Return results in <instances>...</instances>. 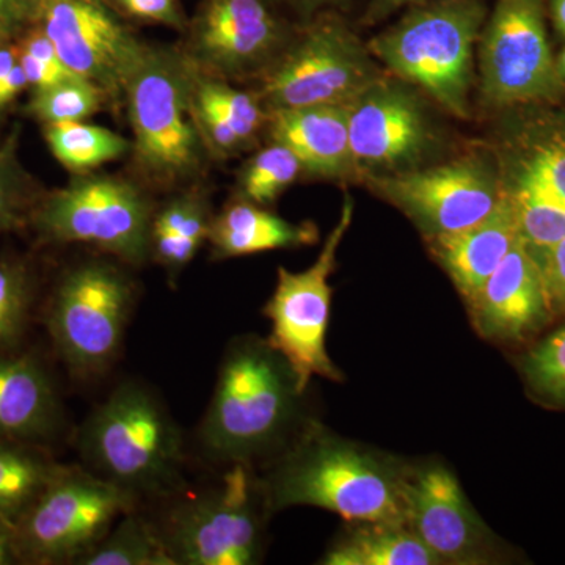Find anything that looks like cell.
Wrapping results in <instances>:
<instances>
[{
	"label": "cell",
	"mask_w": 565,
	"mask_h": 565,
	"mask_svg": "<svg viewBox=\"0 0 565 565\" xmlns=\"http://www.w3.org/2000/svg\"><path fill=\"white\" fill-rule=\"evenodd\" d=\"M412 465L303 423L259 479L270 514L310 505L349 523L404 522Z\"/></svg>",
	"instance_id": "obj_1"
},
{
	"label": "cell",
	"mask_w": 565,
	"mask_h": 565,
	"mask_svg": "<svg viewBox=\"0 0 565 565\" xmlns=\"http://www.w3.org/2000/svg\"><path fill=\"white\" fill-rule=\"evenodd\" d=\"M303 394L269 341L256 334L234 338L196 429L200 452L226 468L278 455L303 426Z\"/></svg>",
	"instance_id": "obj_2"
},
{
	"label": "cell",
	"mask_w": 565,
	"mask_h": 565,
	"mask_svg": "<svg viewBox=\"0 0 565 565\" xmlns=\"http://www.w3.org/2000/svg\"><path fill=\"white\" fill-rule=\"evenodd\" d=\"M193 73L180 46L148 43L126 87L132 174L150 191L192 188L212 161L193 115Z\"/></svg>",
	"instance_id": "obj_3"
},
{
	"label": "cell",
	"mask_w": 565,
	"mask_h": 565,
	"mask_svg": "<svg viewBox=\"0 0 565 565\" xmlns=\"http://www.w3.org/2000/svg\"><path fill=\"white\" fill-rule=\"evenodd\" d=\"M82 467L140 498L177 492L184 440L161 397L137 381L121 382L76 434Z\"/></svg>",
	"instance_id": "obj_4"
},
{
	"label": "cell",
	"mask_w": 565,
	"mask_h": 565,
	"mask_svg": "<svg viewBox=\"0 0 565 565\" xmlns=\"http://www.w3.org/2000/svg\"><path fill=\"white\" fill-rule=\"evenodd\" d=\"M487 20L484 0H430L367 41L375 61L459 118L470 115L473 55Z\"/></svg>",
	"instance_id": "obj_5"
},
{
	"label": "cell",
	"mask_w": 565,
	"mask_h": 565,
	"mask_svg": "<svg viewBox=\"0 0 565 565\" xmlns=\"http://www.w3.org/2000/svg\"><path fill=\"white\" fill-rule=\"evenodd\" d=\"M154 212L150 189L134 177L73 174L68 184L43 193L28 232L40 247L90 245L140 267L151 259Z\"/></svg>",
	"instance_id": "obj_6"
},
{
	"label": "cell",
	"mask_w": 565,
	"mask_h": 565,
	"mask_svg": "<svg viewBox=\"0 0 565 565\" xmlns=\"http://www.w3.org/2000/svg\"><path fill=\"white\" fill-rule=\"evenodd\" d=\"M136 305V282L120 264L85 259L66 267L54 286L44 326L73 377H98L120 355Z\"/></svg>",
	"instance_id": "obj_7"
},
{
	"label": "cell",
	"mask_w": 565,
	"mask_h": 565,
	"mask_svg": "<svg viewBox=\"0 0 565 565\" xmlns=\"http://www.w3.org/2000/svg\"><path fill=\"white\" fill-rule=\"evenodd\" d=\"M386 76L381 63L338 14H318L255 77L267 114L313 106H349Z\"/></svg>",
	"instance_id": "obj_8"
},
{
	"label": "cell",
	"mask_w": 565,
	"mask_h": 565,
	"mask_svg": "<svg viewBox=\"0 0 565 565\" xmlns=\"http://www.w3.org/2000/svg\"><path fill=\"white\" fill-rule=\"evenodd\" d=\"M269 514L250 467L232 465L217 484L174 503L158 527L174 565H255Z\"/></svg>",
	"instance_id": "obj_9"
},
{
	"label": "cell",
	"mask_w": 565,
	"mask_h": 565,
	"mask_svg": "<svg viewBox=\"0 0 565 565\" xmlns=\"http://www.w3.org/2000/svg\"><path fill=\"white\" fill-rule=\"evenodd\" d=\"M137 500L85 467L63 465L17 531L21 564H77Z\"/></svg>",
	"instance_id": "obj_10"
},
{
	"label": "cell",
	"mask_w": 565,
	"mask_h": 565,
	"mask_svg": "<svg viewBox=\"0 0 565 565\" xmlns=\"http://www.w3.org/2000/svg\"><path fill=\"white\" fill-rule=\"evenodd\" d=\"M478 51L487 106L523 109L565 102V82L546 35L545 0H497Z\"/></svg>",
	"instance_id": "obj_11"
},
{
	"label": "cell",
	"mask_w": 565,
	"mask_h": 565,
	"mask_svg": "<svg viewBox=\"0 0 565 565\" xmlns=\"http://www.w3.org/2000/svg\"><path fill=\"white\" fill-rule=\"evenodd\" d=\"M352 221L353 200L345 195L340 218L318 259L300 273L280 267L273 297L263 308V315L270 321L266 340L292 367L302 393L313 377L343 382V373L327 352V330L333 296L330 277L337 269L338 250Z\"/></svg>",
	"instance_id": "obj_12"
},
{
	"label": "cell",
	"mask_w": 565,
	"mask_h": 565,
	"mask_svg": "<svg viewBox=\"0 0 565 565\" xmlns=\"http://www.w3.org/2000/svg\"><path fill=\"white\" fill-rule=\"evenodd\" d=\"M364 180L407 215L426 239L462 232L481 222L504 196L500 167L476 156Z\"/></svg>",
	"instance_id": "obj_13"
},
{
	"label": "cell",
	"mask_w": 565,
	"mask_h": 565,
	"mask_svg": "<svg viewBox=\"0 0 565 565\" xmlns=\"http://www.w3.org/2000/svg\"><path fill=\"white\" fill-rule=\"evenodd\" d=\"M292 32L270 0H200L180 47L207 76L228 82L255 79Z\"/></svg>",
	"instance_id": "obj_14"
},
{
	"label": "cell",
	"mask_w": 565,
	"mask_h": 565,
	"mask_svg": "<svg viewBox=\"0 0 565 565\" xmlns=\"http://www.w3.org/2000/svg\"><path fill=\"white\" fill-rule=\"evenodd\" d=\"M35 22L74 76L102 88L111 106L125 103L148 43L103 0H40Z\"/></svg>",
	"instance_id": "obj_15"
},
{
	"label": "cell",
	"mask_w": 565,
	"mask_h": 565,
	"mask_svg": "<svg viewBox=\"0 0 565 565\" xmlns=\"http://www.w3.org/2000/svg\"><path fill=\"white\" fill-rule=\"evenodd\" d=\"M404 522L440 564L481 565L501 559L492 531L445 465L411 467Z\"/></svg>",
	"instance_id": "obj_16"
},
{
	"label": "cell",
	"mask_w": 565,
	"mask_h": 565,
	"mask_svg": "<svg viewBox=\"0 0 565 565\" xmlns=\"http://www.w3.org/2000/svg\"><path fill=\"white\" fill-rule=\"evenodd\" d=\"M349 137L363 178L415 169L430 145L422 103L403 81L388 76L349 104Z\"/></svg>",
	"instance_id": "obj_17"
},
{
	"label": "cell",
	"mask_w": 565,
	"mask_h": 565,
	"mask_svg": "<svg viewBox=\"0 0 565 565\" xmlns=\"http://www.w3.org/2000/svg\"><path fill=\"white\" fill-rule=\"evenodd\" d=\"M467 305L476 332L500 344L523 343L555 318L539 264L520 237Z\"/></svg>",
	"instance_id": "obj_18"
},
{
	"label": "cell",
	"mask_w": 565,
	"mask_h": 565,
	"mask_svg": "<svg viewBox=\"0 0 565 565\" xmlns=\"http://www.w3.org/2000/svg\"><path fill=\"white\" fill-rule=\"evenodd\" d=\"M500 163L505 191L526 192L565 211V102L523 107Z\"/></svg>",
	"instance_id": "obj_19"
},
{
	"label": "cell",
	"mask_w": 565,
	"mask_h": 565,
	"mask_svg": "<svg viewBox=\"0 0 565 565\" xmlns=\"http://www.w3.org/2000/svg\"><path fill=\"white\" fill-rule=\"evenodd\" d=\"M63 424L57 386L39 356L0 352V438L50 448Z\"/></svg>",
	"instance_id": "obj_20"
},
{
	"label": "cell",
	"mask_w": 565,
	"mask_h": 565,
	"mask_svg": "<svg viewBox=\"0 0 565 565\" xmlns=\"http://www.w3.org/2000/svg\"><path fill=\"white\" fill-rule=\"evenodd\" d=\"M267 129L273 141L297 156L310 177L349 180L360 174L349 137V106L270 111Z\"/></svg>",
	"instance_id": "obj_21"
},
{
	"label": "cell",
	"mask_w": 565,
	"mask_h": 565,
	"mask_svg": "<svg viewBox=\"0 0 565 565\" xmlns=\"http://www.w3.org/2000/svg\"><path fill=\"white\" fill-rule=\"evenodd\" d=\"M192 107L211 158L221 161L250 150L269 121L255 92L239 90L233 82L207 76L196 68Z\"/></svg>",
	"instance_id": "obj_22"
},
{
	"label": "cell",
	"mask_w": 565,
	"mask_h": 565,
	"mask_svg": "<svg viewBox=\"0 0 565 565\" xmlns=\"http://www.w3.org/2000/svg\"><path fill=\"white\" fill-rule=\"evenodd\" d=\"M519 241L511 203L503 196L486 218L462 232L429 237L430 252L465 302L471 299Z\"/></svg>",
	"instance_id": "obj_23"
},
{
	"label": "cell",
	"mask_w": 565,
	"mask_h": 565,
	"mask_svg": "<svg viewBox=\"0 0 565 565\" xmlns=\"http://www.w3.org/2000/svg\"><path fill=\"white\" fill-rule=\"evenodd\" d=\"M319 241L315 223H292L247 200L236 199L214 215L207 243L214 258L228 259L281 248L308 247Z\"/></svg>",
	"instance_id": "obj_24"
},
{
	"label": "cell",
	"mask_w": 565,
	"mask_h": 565,
	"mask_svg": "<svg viewBox=\"0 0 565 565\" xmlns=\"http://www.w3.org/2000/svg\"><path fill=\"white\" fill-rule=\"evenodd\" d=\"M214 218L210 199L199 188L182 189L156 207L151 228V259L174 280L207 243Z\"/></svg>",
	"instance_id": "obj_25"
},
{
	"label": "cell",
	"mask_w": 565,
	"mask_h": 565,
	"mask_svg": "<svg viewBox=\"0 0 565 565\" xmlns=\"http://www.w3.org/2000/svg\"><path fill=\"white\" fill-rule=\"evenodd\" d=\"M321 564L438 565L440 561L403 522H359L327 550Z\"/></svg>",
	"instance_id": "obj_26"
},
{
	"label": "cell",
	"mask_w": 565,
	"mask_h": 565,
	"mask_svg": "<svg viewBox=\"0 0 565 565\" xmlns=\"http://www.w3.org/2000/svg\"><path fill=\"white\" fill-rule=\"evenodd\" d=\"M62 467L46 446L0 438V519L17 527Z\"/></svg>",
	"instance_id": "obj_27"
},
{
	"label": "cell",
	"mask_w": 565,
	"mask_h": 565,
	"mask_svg": "<svg viewBox=\"0 0 565 565\" xmlns=\"http://www.w3.org/2000/svg\"><path fill=\"white\" fill-rule=\"evenodd\" d=\"M47 150L71 174L96 172L99 167L131 154L132 141L104 126L85 121L41 126Z\"/></svg>",
	"instance_id": "obj_28"
},
{
	"label": "cell",
	"mask_w": 565,
	"mask_h": 565,
	"mask_svg": "<svg viewBox=\"0 0 565 565\" xmlns=\"http://www.w3.org/2000/svg\"><path fill=\"white\" fill-rule=\"evenodd\" d=\"M76 565H174L158 525L128 512Z\"/></svg>",
	"instance_id": "obj_29"
},
{
	"label": "cell",
	"mask_w": 565,
	"mask_h": 565,
	"mask_svg": "<svg viewBox=\"0 0 565 565\" xmlns=\"http://www.w3.org/2000/svg\"><path fill=\"white\" fill-rule=\"evenodd\" d=\"M39 288V273L32 259L11 253L0 255V352L22 349Z\"/></svg>",
	"instance_id": "obj_30"
},
{
	"label": "cell",
	"mask_w": 565,
	"mask_h": 565,
	"mask_svg": "<svg viewBox=\"0 0 565 565\" xmlns=\"http://www.w3.org/2000/svg\"><path fill=\"white\" fill-rule=\"evenodd\" d=\"M20 122L0 140V236L28 232L36 203L46 192L21 159Z\"/></svg>",
	"instance_id": "obj_31"
},
{
	"label": "cell",
	"mask_w": 565,
	"mask_h": 565,
	"mask_svg": "<svg viewBox=\"0 0 565 565\" xmlns=\"http://www.w3.org/2000/svg\"><path fill=\"white\" fill-rule=\"evenodd\" d=\"M102 88L79 76L29 92L22 115L43 125L54 122L85 121L109 106Z\"/></svg>",
	"instance_id": "obj_32"
},
{
	"label": "cell",
	"mask_w": 565,
	"mask_h": 565,
	"mask_svg": "<svg viewBox=\"0 0 565 565\" xmlns=\"http://www.w3.org/2000/svg\"><path fill=\"white\" fill-rule=\"evenodd\" d=\"M303 173L302 163L285 145L274 141L248 158L237 173V196L269 206Z\"/></svg>",
	"instance_id": "obj_33"
},
{
	"label": "cell",
	"mask_w": 565,
	"mask_h": 565,
	"mask_svg": "<svg viewBox=\"0 0 565 565\" xmlns=\"http://www.w3.org/2000/svg\"><path fill=\"white\" fill-rule=\"evenodd\" d=\"M522 373L542 403L565 408V323L526 353Z\"/></svg>",
	"instance_id": "obj_34"
},
{
	"label": "cell",
	"mask_w": 565,
	"mask_h": 565,
	"mask_svg": "<svg viewBox=\"0 0 565 565\" xmlns=\"http://www.w3.org/2000/svg\"><path fill=\"white\" fill-rule=\"evenodd\" d=\"M122 21L139 24L162 25L172 31L184 32L189 17L181 0H103Z\"/></svg>",
	"instance_id": "obj_35"
},
{
	"label": "cell",
	"mask_w": 565,
	"mask_h": 565,
	"mask_svg": "<svg viewBox=\"0 0 565 565\" xmlns=\"http://www.w3.org/2000/svg\"><path fill=\"white\" fill-rule=\"evenodd\" d=\"M31 90L28 77L20 63L17 41L0 43V118L25 92Z\"/></svg>",
	"instance_id": "obj_36"
},
{
	"label": "cell",
	"mask_w": 565,
	"mask_h": 565,
	"mask_svg": "<svg viewBox=\"0 0 565 565\" xmlns=\"http://www.w3.org/2000/svg\"><path fill=\"white\" fill-rule=\"evenodd\" d=\"M533 258L544 278L545 292L553 315H565V237Z\"/></svg>",
	"instance_id": "obj_37"
},
{
	"label": "cell",
	"mask_w": 565,
	"mask_h": 565,
	"mask_svg": "<svg viewBox=\"0 0 565 565\" xmlns=\"http://www.w3.org/2000/svg\"><path fill=\"white\" fill-rule=\"evenodd\" d=\"M40 0H0V43L17 41L36 20Z\"/></svg>",
	"instance_id": "obj_38"
},
{
	"label": "cell",
	"mask_w": 565,
	"mask_h": 565,
	"mask_svg": "<svg viewBox=\"0 0 565 565\" xmlns=\"http://www.w3.org/2000/svg\"><path fill=\"white\" fill-rule=\"evenodd\" d=\"M430 2V0H370L366 10H364L363 22L375 24L396 13L404 7L416 6V3Z\"/></svg>",
	"instance_id": "obj_39"
},
{
	"label": "cell",
	"mask_w": 565,
	"mask_h": 565,
	"mask_svg": "<svg viewBox=\"0 0 565 565\" xmlns=\"http://www.w3.org/2000/svg\"><path fill=\"white\" fill-rule=\"evenodd\" d=\"M21 564L17 548V531L6 520L0 519V565Z\"/></svg>",
	"instance_id": "obj_40"
},
{
	"label": "cell",
	"mask_w": 565,
	"mask_h": 565,
	"mask_svg": "<svg viewBox=\"0 0 565 565\" xmlns=\"http://www.w3.org/2000/svg\"><path fill=\"white\" fill-rule=\"evenodd\" d=\"M274 3H281V6L291 7V9H296L299 11H303V13H315V11H319L322 9H327V7L338 6V3L343 2V0H270Z\"/></svg>",
	"instance_id": "obj_41"
},
{
	"label": "cell",
	"mask_w": 565,
	"mask_h": 565,
	"mask_svg": "<svg viewBox=\"0 0 565 565\" xmlns=\"http://www.w3.org/2000/svg\"><path fill=\"white\" fill-rule=\"evenodd\" d=\"M552 18L555 28L561 35L565 36V0H552Z\"/></svg>",
	"instance_id": "obj_42"
},
{
	"label": "cell",
	"mask_w": 565,
	"mask_h": 565,
	"mask_svg": "<svg viewBox=\"0 0 565 565\" xmlns=\"http://www.w3.org/2000/svg\"><path fill=\"white\" fill-rule=\"evenodd\" d=\"M556 66L557 73H559V76L563 77V81L565 82V47L556 57Z\"/></svg>",
	"instance_id": "obj_43"
}]
</instances>
